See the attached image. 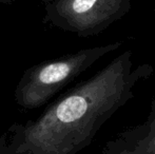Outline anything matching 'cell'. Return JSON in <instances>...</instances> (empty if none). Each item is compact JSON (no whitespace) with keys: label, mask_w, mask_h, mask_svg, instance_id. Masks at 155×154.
Listing matches in <instances>:
<instances>
[{"label":"cell","mask_w":155,"mask_h":154,"mask_svg":"<svg viewBox=\"0 0 155 154\" xmlns=\"http://www.w3.org/2000/svg\"><path fill=\"white\" fill-rule=\"evenodd\" d=\"M153 72L149 64L134 67L132 51L123 52L36 119L14 123L8 131V154H77Z\"/></svg>","instance_id":"1"},{"label":"cell","mask_w":155,"mask_h":154,"mask_svg":"<svg viewBox=\"0 0 155 154\" xmlns=\"http://www.w3.org/2000/svg\"><path fill=\"white\" fill-rule=\"evenodd\" d=\"M123 47L121 41L80 50L25 71L15 91L18 106L37 109L106 55Z\"/></svg>","instance_id":"2"},{"label":"cell","mask_w":155,"mask_h":154,"mask_svg":"<svg viewBox=\"0 0 155 154\" xmlns=\"http://www.w3.org/2000/svg\"><path fill=\"white\" fill-rule=\"evenodd\" d=\"M130 8V0H45V20L82 37L97 35Z\"/></svg>","instance_id":"3"},{"label":"cell","mask_w":155,"mask_h":154,"mask_svg":"<svg viewBox=\"0 0 155 154\" xmlns=\"http://www.w3.org/2000/svg\"><path fill=\"white\" fill-rule=\"evenodd\" d=\"M124 133L131 138L140 153L155 154V97L145 123L126 130Z\"/></svg>","instance_id":"4"},{"label":"cell","mask_w":155,"mask_h":154,"mask_svg":"<svg viewBox=\"0 0 155 154\" xmlns=\"http://www.w3.org/2000/svg\"><path fill=\"white\" fill-rule=\"evenodd\" d=\"M102 154H143L135 147L134 143L126 133L121 132L117 137L109 140L104 146Z\"/></svg>","instance_id":"5"},{"label":"cell","mask_w":155,"mask_h":154,"mask_svg":"<svg viewBox=\"0 0 155 154\" xmlns=\"http://www.w3.org/2000/svg\"><path fill=\"white\" fill-rule=\"evenodd\" d=\"M0 154H8V138L0 132Z\"/></svg>","instance_id":"6"},{"label":"cell","mask_w":155,"mask_h":154,"mask_svg":"<svg viewBox=\"0 0 155 154\" xmlns=\"http://www.w3.org/2000/svg\"><path fill=\"white\" fill-rule=\"evenodd\" d=\"M14 0H0V3H12Z\"/></svg>","instance_id":"7"}]
</instances>
